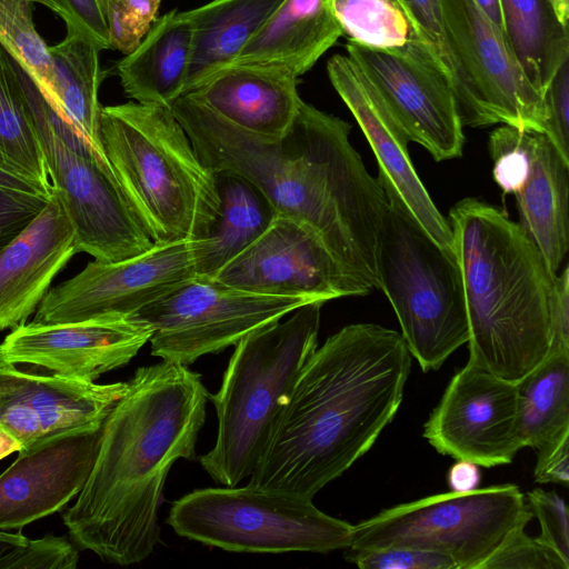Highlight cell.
<instances>
[{
  "instance_id": "8fae6325",
  "label": "cell",
  "mask_w": 569,
  "mask_h": 569,
  "mask_svg": "<svg viewBox=\"0 0 569 569\" xmlns=\"http://www.w3.org/2000/svg\"><path fill=\"white\" fill-rule=\"evenodd\" d=\"M463 126L496 123L546 133L543 97L530 84L503 33L473 0H441Z\"/></svg>"
},
{
  "instance_id": "7c38bea8",
  "label": "cell",
  "mask_w": 569,
  "mask_h": 569,
  "mask_svg": "<svg viewBox=\"0 0 569 569\" xmlns=\"http://www.w3.org/2000/svg\"><path fill=\"white\" fill-rule=\"evenodd\" d=\"M311 302L303 298L251 293L194 277L133 316L149 325L151 355L189 365L236 346L250 332Z\"/></svg>"
},
{
  "instance_id": "e575fe53",
  "label": "cell",
  "mask_w": 569,
  "mask_h": 569,
  "mask_svg": "<svg viewBox=\"0 0 569 569\" xmlns=\"http://www.w3.org/2000/svg\"><path fill=\"white\" fill-rule=\"evenodd\" d=\"M525 528L512 529L480 569H569L557 552L529 537Z\"/></svg>"
},
{
  "instance_id": "44dd1931",
  "label": "cell",
  "mask_w": 569,
  "mask_h": 569,
  "mask_svg": "<svg viewBox=\"0 0 569 569\" xmlns=\"http://www.w3.org/2000/svg\"><path fill=\"white\" fill-rule=\"evenodd\" d=\"M101 431L71 430L19 451L0 475V530L20 529L77 497L93 467Z\"/></svg>"
},
{
  "instance_id": "4dcf8cb0",
  "label": "cell",
  "mask_w": 569,
  "mask_h": 569,
  "mask_svg": "<svg viewBox=\"0 0 569 569\" xmlns=\"http://www.w3.org/2000/svg\"><path fill=\"white\" fill-rule=\"evenodd\" d=\"M0 170L52 192L43 154L9 56L0 47Z\"/></svg>"
},
{
  "instance_id": "8d00e7d4",
  "label": "cell",
  "mask_w": 569,
  "mask_h": 569,
  "mask_svg": "<svg viewBox=\"0 0 569 569\" xmlns=\"http://www.w3.org/2000/svg\"><path fill=\"white\" fill-rule=\"evenodd\" d=\"M527 500L540 525L537 540L569 565V523L565 500L557 492L542 489L527 492Z\"/></svg>"
},
{
  "instance_id": "5bb4252c",
  "label": "cell",
  "mask_w": 569,
  "mask_h": 569,
  "mask_svg": "<svg viewBox=\"0 0 569 569\" xmlns=\"http://www.w3.org/2000/svg\"><path fill=\"white\" fill-rule=\"evenodd\" d=\"M213 280L251 293L323 302L373 290L347 269L311 228L286 217H277Z\"/></svg>"
},
{
  "instance_id": "60d3db41",
  "label": "cell",
  "mask_w": 569,
  "mask_h": 569,
  "mask_svg": "<svg viewBox=\"0 0 569 569\" xmlns=\"http://www.w3.org/2000/svg\"><path fill=\"white\" fill-rule=\"evenodd\" d=\"M543 101L547 113L546 136L565 161L569 162V58L550 80Z\"/></svg>"
},
{
  "instance_id": "7402d4cb",
  "label": "cell",
  "mask_w": 569,
  "mask_h": 569,
  "mask_svg": "<svg viewBox=\"0 0 569 569\" xmlns=\"http://www.w3.org/2000/svg\"><path fill=\"white\" fill-rule=\"evenodd\" d=\"M78 252L74 228L52 190L41 212L0 249V331L26 322Z\"/></svg>"
},
{
  "instance_id": "5b68a950",
  "label": "cell",
  "mask_w": 569,
  "mask_h": 569,
  "mask_svg": "<svg viewBox=\"0 0 569 569\" xmlns=\"http://www.w3.org/2000/svg\"><path fill=\"white\" fill-rule=\"evenodd\" d=\"M99 141L154 243L191 242L209 233L220 208L217 178L171 108L139 102L102 107Z\"/></svg>"
},
{
  "instance_id": "1f68e13d",
  "label": "cell",
  "mask_w": 569,
  "mask_h": 569,
  "mask_svg": "<svg viewBox=\"0 0 569 569\" xmlns=\"http://www.w3.org/2000/svg\"><path fill=\"white\" fill-rule=\"evenodd\" d=\"M332 8L342 33L360 46L400 48L416 33L397 0H332Z\"/></svg>"
},
{
  "instance_id": "484cf974",
  "label": "cell",
  "mask_w": 569,
  "mask_h": 569,
  "mask_svg": "<svg viewBox=\"0 0 569 569\" xmlns=\"http://www.w3.org/2000/svg\"><path fill=\"white\" fill-rule=\"evenodd\" d=\"M283 1L212 0L187 11L192 48L184 93L230 67Z\"/></svg>"
},
{
  "instance_id": "681fc988",
  "label": "cell",
  "mask_w": 569,
  "mask_h": 569,
  "mask_svg": "<svg viewBox=\"0 0 569 569\" xmlns=\"http://www.w3.org/2000/svg\"><path fill=\"white\" fill-rule=\"evenodd\" d=\"M563 23L568 24L569 0H549Z\"/></svg>"
},
{
  "instance_id": "f907efd6",
  "label": "cell",
  "mask_w": 569,
  "mask_h": 569,
  "mask_svg": "<svg viewBox=\"0 0 569 569\" xmlns=\"http://www.w3.org/2000/svg\"><path fill=\"white\" fill-rule=\"evenodd\" d=\"M398 1V0H397ZM399 2V1H398Z\"/></svg>"
},
{
  "instance_id": "4316f807",
  "label": "cell",
  "mask_w": 569,
  "mask_h": 569,
  "mask_svg": "<svg viewBox=\"0 0 569 569\" xmlns=\"http://www.w3.org/2000/svg\"><path fill=\"white\" fill-rule=\"evenodd\" d=\"M216 178L218 218L203 239L190 242L196 276L204 279H213L277 218L267 198L246 179L232 173H216Z\"/></svg>"
},
{
  "instance_id": "bcb514c9",
  "label": "cell",
  "mask_w": 569,
  "mask_h": 569,
  "mask_svg": "<svg viewBox=\"0 0 569 569\" xmlns=\"http://www.w3.org/2000/svg\"><path fill=\"white\" fill-rule=\"evenodd\" d=\"M29 538L21 533H9L0 530V569H7V565L13 555L26 546Z\"/></svg>"
},
{
  "instance_id": "2e32d148",
  "label": "cell",
  "mask_w": 569,
  "mask_h": 569,
  "mask_svg": "<svg viewBox=\"0 0 569 569\" xmlns=\"http://www.w3.org/2000/svg\"><path fill=\"white\" fill-rule=\"evenodd\" d=\"M194 277L190 242L154 243L132 258L89 262L78 274L48 290L33 321L128 317Z\"/></svg>"
},
{
  "instance_id": "f35d334b",
  "label": "cell",
  "mask_w": 569,
  "mask_h": 569,
  "mask_svg": "<svg viewBox=\"0 0 569 569\" xmlns=\"http://www.w3.org/2000/svg\"><path fill=\"white\" fill-rule=\"evenodd\" d=\"M350 550L349 559L362 569H457L445 555L409 547Z\"/></svg>"
},
{
  "instance_id": "83f0119b",
  "label": "cell",
  "mask_w": 569,
  "mask_h": 569,
  "mask_svg": "<svg viewBox=\"0 0 569 569\" xmlns=\"http://www.w3.org/2000/svg\"><path fill=\"white\" fill-rule=\"evenodd\" d=\"M508 47L530 84L543 97L569 58V31L549 0H500Z\"/></svg>"
},
{
  "instance_id": "ffe728a7",
  "label": "cell",
  "mask_w": 569,
  "mask_h": 569,
  "mask_svg": "<svg viewBox=\"0 0 569 569\" xmlns=\"http://www.w3.org/2000/svg\"><path fill=\"white\" fill-rule=\"evenodd\" d=\"M327 71L331 84L355 117L376 156L379 167L377 178L383 189L396 193L437 243L453 250L449 222L433 203L409 157L410 140L372 83L357 63L345 54L332 56Z\"/></svg>"
},
{
  "instance_id": "c3c4849f",
  "label": "cell",
  "mask_w": 569,
  "mask_h": 569,
  "mask_svg": "<svg viewBox=\"0 0 569 569\" xmlns=\"http://www.w3.org/2000/svg\"><path fill=\"white\" fill-rule=\"evenodd\" d=\"M473 2L488 20L502 32L503 21L500 0H473Z\"/></svg>"
},
{
  "instance_id": "9c48e42d",
  "label": "cell",
  "mask_w": 569,
  "mask_h": 569,
  "mask_svg": "<svg viewBox=\"0 0 569 569\" xmlns=\"http://www.w3.org/2000/svg\"><path fill=\"white\" fill-rule=\"evenodd\" d=\"M167 523L190 540L252 553L348 549L353 526L311 499L248 485L193 490L172 503Z\"/></svg>"
},
{
  "instance_id": "8992f818",
  "label": "cell",
  "mask_w": 569,
  "mask_h": 569,
  "mask_svg": "<svg viewBox=\"0 0 569 569\" xmlns=\"http://www.w3.org/2000/svg\"><path fill=\"white\" fill-rule=\"evenodd\" d=\"M323 301H311L284 321L242 338L221 387L208 393L218 420L216 442L199 458L216 481L234 487L256 468L277 416L317 349Z\"/></svg>"
},
{
  "instance_id": "4fadbf2b",
  "label": "cell",
  "mask_w": 569,
  "mask_h": 569,
  "mask_svg": "<svg viewBox=\"0 0 569 569\" xmlns=\"http://www.w3.org/2000/svg\"><path fill=\"white\" fill-rule=\"evenodd\" d=\"M346 50L410 141L436 161L461 157L463 124L452 84L416 33L400 48L373 49L348 40Z\"/></svg>"
},
{
  "instance_id": "6da1fadb",
  "label": "cell",
  "mask_w": 569,
  "mask_h": 569,
  "mask_svg": "<svg viewBox=\"0 0 569 569\" xmlns=\"http://www.w3.org/2000/svg\"><path fill=\"white\" fill-rule=\"evenodd\" d=\"M171 110L209 170L249 181L277 217L311 228L347 269L378 289L389 202L351 144L348 122L301 101L287 132L270 138L231 124L187 94Z\"/></svg>"
},
{
  "instance_id": "30bf717a",
  "label": "cell",
  "mask_w": 569,
  "mask_h": 569,
  "mask_svg": "<svg viewBox=\"0 0 569 569\" xmlns=\"http://www.w3.org/2000/svg\"><path fill=\"white\" fill-rule=\"evenodd\" d=\"M532 512L515 485L450 491L382 510L352 526L349 548L409 547L445 555L457 569H480Z\"/></svg>"
},
{
  "instance_id": "f6af8a7d",
  "label": "cell",
  "mask_w": 569,
  "mask_h": 569,
  "mask_svg": "<svg viewBox=\"0 0 569 569\" xmlns=\"http://www.w3.org/2000/svg\"><path fill=\"white\" fill-rule=\"evenodd\" d=\"M479 466L466 460H457L448 472L451 491L467 492L478 488L481 479Z\"/></svg>"
},
{
  "instance_id": "7a4b0ae2",
  "label": "cell",
  "mask_w": 569,
  "mask_h": 569,
  "mask_svg": "<svg viewBox=\"0 0 569 569\" xmlns=\"http://www.w3.org/2000/svg\"><path fill=\"white\" fill-rule=\"evenodd\" d=\"M208 391L187 365L140 367L107 416L91 472L63 515L73 541L119 566L141 562L160 539L158 509L170 468L192 460Z\"/></svg>"
},
{
  "instance_id": "603a6c76",
  "label": "cell",
  "mask_w": 569,
  "mask_h": 569,
  "mask_svg": "<svg viewBox=\"0 0 569 569\" xmlns=\"http://www.w3.org/2000/svg\"><path fill=\"white\" fill-rule=\"evenodd\" d=\"M248 132L278 138L290 128L301 99L298 77L266 63H237L184 93Z\"/></svg>"
},
{
  "instance_id": "52a82bcc",
  "label": "cell",
  "mask_w": 569,
  "mask_h": 569,
  "mask_svg": "<svg viewBox=\"0 0 569 569\" xmlns=\"http://www.w3.org/2000/svg\"><path fill=\"white\" fill-rule=\"evenodd\" d=\"M10 61L40 141L52 190L74 228L79 252L98 261L116 262L149 251L154 242L101 148L24 68L12 58Z\"/></svg>"
},
{
  "instance_id": "f1b7e54d",
  "label": "cell",
  "mask_w": 569,
  "mask_h": 569,
  "mask_svg": "<svg viewBox=\"0 0 569 569\" xmlns=\"http://www.w3.org/2000/svg\"><path fill=\"white\" fill-rule=\"evenodd\" d=\"M517 386V436L541 456L569 438V351H550Z\"/></svg>"
},
{
  "instance_id": "d4e9b609",
  "label": "cell",
  "mask_w": 569,
  "mask_h": 569,
  "mask_svg": "<svg viewBox=\"0 0 569 569\" xmlns=\"http://www.w3.org/2000/svg\"><path fill=\"white\" fill-rule=\"evenodd\" d=\"M191 48L187 11L173 9L156 19L139 46L117 66L126 94L139 103L171 108L184 93Z\"/></svg>"
},
{
  "instance_id": "3957f363",
  "label": "cell",
  "mask_w": 569,
  "mask_h": 569,
  "mask_svg": "<svg viewBox=\"0 0 569 569\" xmlns=\"http://www.w3.org/2000/svg\"><path fill=\"white\" fill-rule=\"evenodd\" d=\"M410 367L396 330L353 323L330 336L296 379L248 486L312 500L392 421Z\"/></svg>"
},
{
  "instance_id": "277c9868",
  "label": "cell",
  "mask_w": 569,
  "mask_h": 569,
  "mask_svg": "<svg viewBox=\"0 0 569 569\" xmlns=\"http://www.w3.org/2000/svg\"><path fill=\"white\" fill-rule=\"evenodd\" d=\"M470 362L517 383L549 353L556 274L518 222L476 198L449 211Z\"/></svg>"
},
{
  "instance_id": "7dc6e473",
  "label": "cell",
  "mask_w": 569,
  "mask_h": 569,
  "mask_svg": "<svg viewBox=\"0 0 569 569\" xmlns=\"http://www.w3.org/2000/svg\"><path fill=\"white\" fill-rule=\"evenodd\" d=\"M0 186L8 187L16 190H21L31 193H40L50 196L51 193L46 192L41 187L36 183L8 173L3 170H0Z\"/></svg>"
},
{
  "instance_id": "d6a6232c",
  "label": "cell",
  "mask_w": 569,
  "mask_h": 569,
  "mask_svg": "<svg viewBox=\"0 0 569 569\" xmlns=\"http://www.w3.org/2000/svg\"><path fill=\"white\" fill-rule=\"evenodd\" d=\"M32 0H0V47L49 93L53 71L48 46L33 23Z\"/></svg>"
},
{
  "instance_id": "74e56055",
  "label": "cell",
  "mask_w": 569,
  "mask_h": 569,
  "mask_svg": "<svg viewBox=\"0 0 569 569\" xmlns=\"http://www.w3.org/2000/svg\"><path fill=\"white\" fill-rule=\"evenodd\" d=\"M56 12L66 22L67 32H74L100 50L111 49L103 0H32Z\"/></svg>"
},
{
  "instance_id": "ac0fdd59",
  "label": "cell",
  "mask_w": 569,
  "mask_h": 569,
  "mask_svg": "<svg viewBox=\"0 0 569 569\" xmlns=\"http://www.w3.org/2000/svg\"><path fill=\"white\" fill-rule=\"evenodd\" d=\"M517 386L468 361L447 386L423 426L441 455L490 468L510 463L517 436Z\"/></svg>"
},
{
  "instance_id": "7bdbcfd3",
  "label": "cell",
  "mask_w": 569,
  "mask_h": 569,
  "mask_svg": "<svg viewBox=\"0 0 569 569\" xmlns=\"http://www.w3.org/2000/svg\"><path fill=\"white\" fill-rule=\"evenodd\" d=\"M550 351H569V268L555 278L550 306Z\"/></svg>"
},
{
  "instance_id": "cb8c5ba5",
  "label": "cell",
  "mask_w": 569,
  "mask_h": 569,
  "mask_svg": "<svg viewBox=\"0 0 569 569\" xmlns=\"http://www.w3.org/2000/svg\"><path fill=\"white\" fill-rule=\"evenodd\" d=\"M342 34L332 0H284L232 64H276L299 78Z\"/></svg>"
},
{
  "instance_id": "e0dca14e",
  "label": "cell",
  "mask_w": 569,
  "mask_h": 569,
  "mask_svg": "<svg viewBox=\"0 0 569 569\" xmlns=\"http://www.w3.org/2000/svg\"><path fill=\"white\" fill-rule=\"evenodd\" d=\"M127 382L96 383L0 358V460L51 437L102 427Z\"/></svg>"
},
{
  "instance_id": "836d02e7",
  "label": "cell",
  "mask_w": 569,
  "mask_h": 569,
  "mask_svg": "<svg viewBox=\"0 0 569 569\" xmlns=\"http://www.w3.org/2000/svg\"><path fill=\"white\" fill-rule=\"evenodd\" d=\"M162 0H103L111 49L131 53L147 34Z\"/></svg>"
},
{
  "instance_id": "b9f144b4",
  "label": "cell",
  "mask_w": 569,
  "mask_h": 569,
  "mask_svg": "<svg viewBox=\"0 0 569 569\" xmlns=\"http://www.w3.org/2000/svg\"><path fill=\"white\" fill-rule=\"evenodd\" d=\"M50 196L0 186V249L41 212Z\"/></svg>"
},
{
  "instance_id": "d590c367",
  "label": "cell",
  "mask_w": 569,
  "mask_h": 569,
  "mask_svg": "<svg viewBox=\"0 0 569 569\" xmlns=\"http://www.w3.org/2000/svg\"><path fill=\"white\" fill-rule=\"evenodd\" d=\"M398 1L405 10L417 37L429 49L452 84L453 66L446 40L441 0Z\"/></svg>"
},
{
  "instance_id": "ba28073f",
  "label": "cell",
  "mask_w": 569,
  "mask_h": 569,
  "mask_svg": "<svg viewBox=\"0 0 569 569\" xmlns=\"http://www.w3.org/2000/svg\"><path fill=\"white\" fill-rule=\"evenodd\" d=\"M377 250L378 289L422 371L437 370L469 340L461 270L453 250L437 243L391 190Z\"/></svg>"
},
{
  "instance_id": "ab89813d",
  "label": "cell",
  "mask_w": 569,
  "mask_h": 569,
  "mask_svg": "<svg viewBox=\"0 0 569 569\" xmlns=\"http://www.w3.org/2000/svg\"><path fill=\"white\" fill-rule=\"evenodd\" d=\"M78 561L79 552L66 537L47 535L29 539L10 559L7 569H73Z\"/></svg>"
},
{
  "instance_id": "d6986e66",
  "label": "cell",
  "mask_w": 569,
  "mask_h": 569,
  "mask_svg": "<svg viewBox=\"0 0 569 569\" xmlns=\"http://www.w3.org/2000/svg\"><path fill=\"white\" fill-rule=\"evenodd\" d=\"M152 329L131 315L73 322H23L0 343V358L29 370L93 382L127 365Z\"/></svg>"
},
{
  "instance_id": "9a60e30c",
  "label": "cell",
  "mask_w": 569,
  "mask_h": 569,
  "mask_svg": "<svg viewBox=\"0 0 569 569\" xmlns=\"http://www.w3.org/2000/svg\"><path fill=\"white\" fill-rule=\"evenodd\" d=\"M493 178L516 198L519 224L557 274L569 249V162L542 132L501 124L489 134Z\"/></svg>"
},
{
  "instance_id": "ee69618b",
  "label": "cell",
  "mask_w": 569,
  "mask_h": 569,
  "mask_svg": "<svg viewBox=\"0 0 569 569\" xmlns=\"http://www.w3.org/2000/svg\"><path fill=\"white\" fill-rule=\"evenodd\" d=\"M535 479L539 483H569V438L563 439L550 451L537 456Z\"/></svg>"
},
{
  "instance_id": "f546056e",
  "label": "cell",
  "mask_w": 569,
  "mask_h": 569,
  "mask_svg": "<svg viewBox=\"0 0 569 569\" xmlns=\"http://www.w3.org/2000/svg\"><path fill=\"white\" fill-rule=\"evenodd\" d=\"M53 71L50 96L63 111L101 148L98 100L102 80L99 52L96 44L74 32L54 46H48ZM102 150V149H101Z\"/></svg>"
}]
</instances>
